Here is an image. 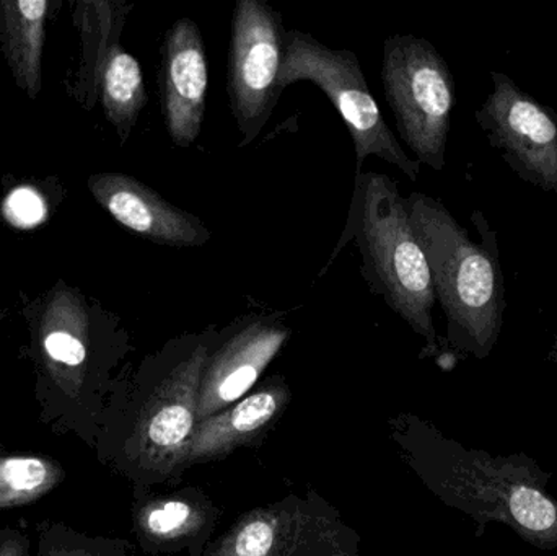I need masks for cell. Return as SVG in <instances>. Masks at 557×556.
Wrapping results in <instances>:
<instances>
[{"mask_svg": "<svg viewBox=\"0 0 557 556\" xmlns=\"http://www.w3.org/2000/svg\"><path fill=\"white\" fill-rule=\"evenodd\" d=\"M388 433L406 467L444 505L474 519L478 535L503 522L533 547L557 548V499L546 492L552 475L535 460L467 449L409 411L389 418Z\"/></svg>", "mask_w": 557, "mask_h": 556, "instance_id": "1", "label": "cell"}, {"mask_svg": "<svg viewBox=\"0 0 557 556\" xmlns=\"http://www.w3.org/2000/svg\"><path fill=\"white\" fill-rule=\"evenodd\" d=\"M350 240L359 248L360 274L369 289L424 339V358L435 355L438 336L432 312L437 297L431 267L412 228L408 201L385 173L356 175L346 227L327 267Z\"/></svg>", "mask_w": 557, "mask_h": 556, "instance_id": "2", "label": "cell"}, {"mask_svg": "<svg viewBox=\"0 0 557 556\" xmlns=\"http://www.w3.org/2000/svg\"><path fill=\"white\" fill-rule=\"evenodd\" d=\"M218 326L182 333L137 372L127 464L146 489L182 482L183 457L199 421V385Z\"/></svg>", "mask_w": 557, "mask_h": 556, "instance_id": "3", "label": "cell"}, {"mask_svg": "<svg viewBox=\"0 0 557 556\" xmlns=\"http://www.w3.org/2000/svg\"><path fill=\"white\" fill-rule=\"evenodd\" d=\"M406 201L431 267L435 297L448 320L450 342L478 359L486 358L503 326L504 289L496 261L437 199L412 193Z\"/></svg>", "mask_w": 557, "mask_h": 556, "instance_id": "4", "label": "cell"}, {"mask_svg": "<svg viewBox=\"0 0 557 556\" xmlns=\"http://www.w3.org/2000/svg\"><path fill=\"white\" fill-rule=\"evenodd\" d=\"M295 82L317 85L343 118L356 150V175L369 157H379L418 182L421 163L406 153L386 124L356 52L327 48L310 33L290 29L285 35L278 87L284 91Z\"/></svg>", "mask_w": 557, "mask_h": 556, "instance_id": "5", "label": "cell"}, {"mask_svg": "<svg viewBox=\"0 0 557 556\" xmlns=\"http://www.w3.org/2000/svg\"><path fill=\"white\" fill-rule=\"evenodd\" d=\"M382 84L403 143L421 165L444 170L455 85L441 52L419 36H388Z\"/></svg>", "mask_w": 557, "mask_h": 556, "instance_id": "6", "label": "cell"}, {"mask_svg": "<svg viewBox=\"0 0 557 556\" xmlns=\"http://www.w3.org/2000/svg\"><path fill=\"white\" fill-rule=\"evenodd\" d=\"M360 538L314 490L244 512L205 556H331L359 552Z\"/></svg>", "mask_w": 557, "mask_h": 556, "instance_id": "7", "label": "cell"}, {"mask_svg": "<svg viewBox=\"0 0 557 556\" xmlns=\"http://www.w3.org/2000/svg\"><path fill=\"white\" fill-rule=\"evenodd\" d=\"M284 20L263 0H237L232 13L227 59V95L232 114L247 147L260 136L273 116L282 90Z\"/></svg>", "mask_w": 557, "mask_h": 556, "instance_id": "8", "label": "cell"}, {"mask_svg": "<svg viewBox=\"0 0 557 556\" xmlns=\"http://www.w3.org/2000/svg\"><path fill=\"white\" fill-rule=\"evenodd\" d=\"M290 338L278 313H247L219 329L209 348L201 385L199 420L250 394Z\"/></svg>", "mask_w": 557, "mask_h": 556, "instance_id": "9", "label": "cell"}, {"mask_svg": "<svg viewBox=\"0 0 557 556\" xmlns=\"http://www.w3.org/2000/svg\"><path fill=\"white\" fill-rule=\"evenodd\" d=\"M494 88L480 113L493 143L507 150L543 188L557 191V123L507 75L493 74Z\"/></svg>", "mask_w": 557, "mask_h": 556, "instance_id": "10", "label": "cell"}, {"mask_svg": "<svg viewBox=\"0 0 557 556\" xmlns=\"http://www.w3.org/2000/svg\"><path fill=\"white\" fill-rule=\"evenodd\" d=\"M159 94L163 123L176 147H191L205 123L209 67L205 38L195 20H176L160 48Z\"/></svg>", "mask_w": 557, "mask_h": 556, "instance_id": "11", "label": "cell"}, {"mask_svg": "<svg viewBox=\"0 0 557 556\" xmlns=\"http://www.w3.org/2000/svg\"><path fill=\"white\" fill-rule=\"evenodd\" d=\"M87 186L95 201L137 237L170 248H199L211 242V231L198 215L173 206L134 176L94 173Z\"/></svg>", "mask_w": 557, "mask_h": 556, "instance_id": "12", "label": "cell"}, {"mask_svg": "<svg viewBox=\"0 0 557 556\" xmlns=\"http://www.w3.org/2000/svg\"><path fill=\"white\" fill-rule=\"evenodd\" d=\"M292 388L284 375H268L224 410L199 420L183 457V473L195 466L219 462L240 449L267 443L287 411Z\"/></svg>", "mask_w": 557, "mask_h": 556, "instance_id": "13", "label": "cell"}, {"mask_svg": "<svg viewBox=\"0 0 557 556\" xmlns=\"http://www.w3.org/2000/svg\"><path fill=\"white\" fill-rule=\"evenodd\" d=\"M221 518V508L205 490L186 486L144 499L137 528L150 554L205 556Z\"/></svg>", "mask_w": 557, "mask_h": 556, "instance_id": "14", "label": "cell"}, {"mask_svg": "<svg viewBox=\"0 0 557 556\" xmlns=\"http://www.w3.org/2000/svg\"><path fill=\"white\" fill-rule=\"evenodd\" d=\"M131 3L107 0H78L72 20L81 35V59L69 90L82 107L91 110L100 98V78L108 51L120 41Z\"/></svg>", "mask_w": 557, "mask_h": 556, "instance_id": "15", "label": "cell"}, {"mask_svg": "<svg viewBox=\"0 0 557 556\" xmlns=\"http://www.w3.org/2000/svg\"><path fill=\"white\" fill-rule=\"evenodd\" d=\"M48 0H0V48L20 90L36 100L42 88Z\"/></svg>", "mask_w": 557, "mask_h": 556, "instance_id": "16", "label": "cell"}, {"mask_svg": "<svg viewBox=\"0 0 557 556\" xmlns=\"http://www.w3.org/2000/svg\"><path fill=\"white\" fill-rule=\"evenodd\" d=\"M104 118L116 131L121 146L127 143L149 101L139 61L114 42L108 51L100 78Z\"/></svg>", "mask_w": 557, "mask_h": 556, "instance_id": "17", "label": "cell"}, {"mask_svg": "<svg viewBox=\"0 0 557 556\" xmlns=\"http://www.w3.org/2000/svg\"><path fill=\"white\" fill-rule=\"evenodd\" d=\"M48 479V469L41 460H3L0 462V502L38 492Z\"/></svg>", "mask_w": 557, "mask_h": 556, "instance_id": "18", "label": "cell"}, {"mask_svg": "<svg viewBox=\"0 0 557 556\" xmlns=\"http://www.w3.org/2000/svg\"><path fill=\"white\" fill-rule=\"evenodd\" d=\"M3 212H5L10 224L18 225V227H29V225H35L36 222L41 221V215L45 214V205H42L38 193L22 186L7 198Z\"/></svg>", "mask_w": 557, "mask_h": 556, "instance_id": "19", "label": "cell"}, {"mask_svg": "<svg viewBox=\"0 0 557 556\" xmlns=\"http://www.w3.org/2000/svg\"><path fill=\"white\" fill-rule=\"evenodd\" d=\"M331 556H360L359 552L337 551Z\"/></svg>", "mask_w": 557, "mask_h": 556, "instance_id": "20", "label": "cell"}, {"mask_svg": "<svg viewBox=\"0 0 557 556\" xmlns=\"http://www.w3.org/2000/svg\"><path fill=\"white\" fill-rule=\"evenodd\" d=\"M553 358H555V361L557 362V343H556L555 351H553Z\"/></svg>", "mask_w": 557, "mask_h": 556, "instance_id": "21", "label": "cell"}]
</instances>
